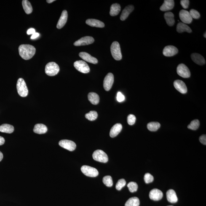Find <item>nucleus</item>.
Here are the masks:
<instances>
[{"mask_svg":"<svg viewBox=\"0 0 206 206\" xmlns=\"http://www.w3.org/2000/svg\"><path fill=\"white\" fill-rule=\"evenodd\" d=\"M59 71V67L55 62H49L45 67V73L49 76H55L58 74Z\"/></svg>","mask_w":206,"mask_h":206,"instance_id":"obj_3","label":"nucleus"},{"mask_svg":"<svg viewBox=\"0 0 206 206\" xmlns=\"http://www.w3.org/2000/svg\"><path fill=\"white\" fill-rule=\"evenodd\" d=\"M111 52L113 58L116 60H120L122 59L120 46L117 41H114L111 46Z\"/></svg>","mask_w":206,"mask_h":206,"instance_id":"obj_4","label":"nucleus"},{"mask_svg":"<svg viewBox=\"0 0 206 206\" xmlns=\"http://www.w3.org/2000/svg\"><path fill=\"white\" fill-rule=\"evenodd\" d=\"M116 98L118 102L121 103L125 99V97L121 92H118Z\"/></svg>","mask_w":206,"mask_h":206,"instance_id":"obj_42","label":"nucleus"},{"mask_svg":"<svg viewBox=\"0 0 206 206\" xmlns=\"http://www.w3.org/2000/svg\"><path fill=\"white\" fill-rule=\"evenodd\" d=\"M180 3L183 8L187 9L189 7V1L188 0H182L180 1Z\"/></svg>","mask_w":206,"mask_h":206,"instance_id":"obj_41","label":"nucleus"},{"mask_svg":"<svg viewBox=\"0 0 206 206\" xmlns=\"http://www.w3.org/2000/svg\"><path fill=\"white\" fill-rule=\"evenodd\" d=\"M81 171L84 175L89 177H95L99 175V172L96 169L88 166H82Z\"/></svg>","mask_w":206,"mask_h":206,"instance_id":"obj_7","label":"nucleus"},{"mask_svg":"<svg viewBox=\"0 0 206 206\" xmlns=\"http://www.w3.org/2000/svg\"><path fill=\"white\" fill-rule=\"evenodd\" d=\"M149 196L150 199L152 200L159 201L162 199L163 197V193L160 190L154 189L150 191Z\"/></svg>","mask_w":206,"mask_h":206,"instance_id":"obj_15","label":"nucleus"},{"mask_svg":"<svg viewBox=\"0 0 206 206\" xmlns=\"http://www.w3.org/2000/svg\"><path fill=\"white\" fill-rule=\"evenodd\" d=\"M122 129V125L120 123L115 124L111 127L110 131V135L111 137H115L117 136L120 133Z\"/></svg>","mask_w":206,"mask_h":206,"instance_id":"obj_21","label":"nucleus"},{"mask_svg":"<svg viewBox=\"0 0 206 206\" xmlns=\"http://www.w3.org/2000/svg\"><path fill=\"white\" fill-rule=\"evenodd\" d=\"M55 1H54V0H47V2L50 4V3H51Z\"/></svg>","mask_w":206,"mask_h":206,"instance_id":"obj_48","label":"nucleus"},{"mask_svg":"<svg viewBox=\"0 0 206 206\" xmlns=\"http://www.w3.org/2000/svg\"><path fill=\"white\" fill-rule=\"evenodd\" d=\"M68 18V13L67 10H64L62 12L57 25V28L60 29L65 26L67 23Z\"/></svg>","mask_w":206,"mask_h":206,"instance_id":"obj_17","label":"nucleus"},{"mask_svg":"<svg viewBox=\"0 0 206 206\" xmlns=\"http://www.w3.org/2000/svg\"><path fill=\"white\" fill-rule=\"evenodd\" d=\"M88 99L89 101L92 104L96 105L98 104L99 102V97L97 94L95 92H90L88 95Z\"/></svg>","mask_w":206,"mask_h":206,"instance_id":"obj_27","label":"nucleus"},{"mask_svg":"<svg viewBox=\"0 0 206 206\" xmlns=\"http://www.w3.org/2000/svg\"><path fill=\"white\" fill-rule=\"evenodd\" d=\"M176 30L179 33H182L184 32L191 33L192 31L191 28L188 25L182 22H180L177 25Z\"/></svg>","mask_w":206,"mask_h":206,"instance_id":"obj_26","label":"nucleus"},{"mask_svg":"<svg viewBox=\"0 0 206 206\" xmlns=\"http://www.w3.org/2000/svg\"><path fill=\"white\" fill-rule=\"evenodd\" d=\"M86 23L89 26L92 27H96L97 28H103L105 26L103 22L98 20L94 19H89L86 20Z\"/></svg>","mask_w":206,"mask_h":206,"instance_id":"obj_20","label":"nucleus"},{"mask_svg":"<svg viewBox=\"0 0 206 206\" xmlns=\"http://www.w3.org/2000/svg\"><path fill=\"white\" fill-rule=\"evenodd\" d=\"M175 6V2L173 0H165L164 4L160 7L161 11H165L171 10Z\"/></svg>","mask_w":206,"mask_h":206,"instance_id":"obj_18","label":"nucleus"},{"mask_svg":"<svg viewBox=\"0 0 206 206\" xmlns=\"http://www.w3.org/2000/svg\"><path fill=\"white\" fill-rule=\"evenodd\" d=\"M3 158V155L2 153L0 151V162L2 160Z\"/></svg>","mask_w":206,"mask_h":206,"instance_id":"obj_47","label":"nucleus"},{"mask_svg":"<svg viewBox=\"0 0 206 206\" xmlns=\"http://www.w3.org/2000/svg\"><path fill=\"white\" fill-rule=\"evenodd\" d=\"M103 182L104 184L108 187H111L113 185L112 178L110 176H107L103 177Z\"/></svg>","mask_w":206,"mask_h":206,"instance_id":"obj_35","label":"nucleus"},{"mask_svg":"<svg viewBox=\"0 0 206 206\" xmlns=\"http://www.w3.org/2000/svg\"><path fill=\"white\" fill-rule=\"evenodd\" d=\"M5 142V140L4 137L0 136V146H2V145L4 144Z\"/></svg>","mask_w":206,"mask_h":206,"instance_id":"obj_46","label":"nucleus"},{"mask_svg":"<svg viewBox=\"0 0 206 206\" xmlns=\"http://www.w3.org/2000/svg\"><path fill=\"white\" fill-rule=\"evenodd\" d=\"M47 131V128L45 125L42 124H37L34 126L33 131L35 133L43 134L46 133Z\"/></svg>","mask_w":206,"mask_h":206,"instance_id":"obj_24","label":"nucleus"},{"mask_svg":"<svg viewBox=\"0 0 206 206\" xmlns=\"http://www.w3.org/2000/svg\"><path fill=\"white\" fill-rule=\"evenodd\" d=\"M129 191L131 192H134L137 191L138 189V185L135 182H131L127 185Z\"/></svg>","mask_w":206,"mask_h":206,"instance_id":"obj_36","label":"nucleus"},{"mask_svg":"<svg viewBox=\"0 0 206 206\" xmlns=\"http://www.w3.org/2000/svg\"><path fill=\"white\" fill-rule=\"evenodd\" d=\"M167 197L168 201L171 203H176L178 202L176 193L173 190L170 189L167 192Z\"/></svg>","mask_w":206,"mask_h":206,"instance_id":"obj_22","label":"nucleus"},{"mask_svg":"<svg viewBox=\"0 0 206 206\" xmlns=\"http://www.w3.org/2000/svg\"><path fill=\"white\" fill-rule=\"evenodd\" d=\"M85 117L88 120L92 121L95 120L98 117V113L95 111H91L85 115Z\"/></svg>","mask_w":206,"mask_h":206,"instance_id":"obj_33","label":"nucleus"},{"mask_svg":"<svg viewBox=\"0 0 206 206\" xmlns=\"http://www.w3.org/2000/svg\"><path fill=\"white\" fill-rule=\"evenodd\" d=\"M199 140L203 144L206 145V135H203L199 137Z\"/></svg>","mask_w":206,"mask_h":206,"instance_id":"obj_43","label":"nucleus"},{"mask_svg":"<svg viewBox=\"0 0 206 206\" xmlns=\"http://www.w3.org/2000/svg\"><path fill=\"white\" fill-rule=\"evenodd\" d=\"M19 55L25 60L31 59L36 53V49L30 44H22L18 48Z\"/></svg>","mask_w":206,"mask_h":206,"instance_id":"obj_1","label":"nucleus"},{"mask_svg":"<svg viewBox=\"0 0 206 206\" xmlns=\"http://www.w3.org/2000/svg\"><path fill=\"white\" fill-rule=\"evenodd\" d=\"M18 93L22 97H26L28 95V90L26 83L23 78H20L18 80L17 84Z\"/></svg>","mask_w":206,"mask_h":206,"instance_id":"obj_2","label":"nucleus"},{"mask_svg":"<svg viewBox=\"0 0 206 206\" xmlns=\"http://www.w3.org/2000/svg\"><path fill=\"white\" fill-rule=\"evenodd\" d=\"M190 15L193 18L199 19L200 17V14L197 10L194 9H191L189 12Z\"/></svg>","mask_w":206,"mask_h":206,"instance_id":"obj_38","label":"nucleus"},{"mask_svg":"<svg viewBox=\"0 0 206 206\" xmlns=\"http://www.w3.org/2000/svg\"><path fill=\"white\" fill-rule=\"evenodd\" d=\"M172 206V205H169V206Z\"/></svg>","mask_w":206,"mask_h":206,"instance_id":"obj_50","label":"nucleus"},{"mask_svg":"<svg viewBox=\"0 0 206 206\" xmlns=\"http://www.w3.org/2000/svg\"><path fill=\"white\" fill-rule=\"evenodd\" d=\"M200 126V122L198 119H195L191 121V123L188 126V128L192 130H197Z\"/></svg>","mask_w":206,"mask_h":206,"instance_id":"obj_34","label":"nucleus"},{"mask_svg":"<svg viewBox=\"0 0 206 206\" xmlns=\"http://www.w3.org/2000/svg\"><path fill=\"white\" fill-rule=\"evenodd\" d=\"M95 41L93 37L91 36H85L76 41L74 43V46H76L88 45L93 43Z\"/></svg>","mask_w":206,"mask_h":206,"instance_id":"obj_11","label":"nucleus"},{"mask_svg":"<svg viewBox=\"0 0 206 206\" xmlns=\"http://www.w3.org/2000/svg\"><path fill=\"white\" fill-rule=\"evenodd\" d=\"M92 157L95 160L104 163H107L108 160L107 155L101 150H97L94 151Z\"/></svg>","mask_w":206,"mask_h":206,"instance_id":"obj_5","label":"nucleus"},{"mask_svg":"<svg viewBox=\"0 0 206 206\" xmlns=\"http://www.w3.org/2000/svg\"><path fill=\"white\" fill-rule=\"evenodd\" d=\"M126 184V181L123 179L119 180L116 185V189L118 191H120Z\"/></svg>","mask_w":206,"mask_h":206,"instance_id":"obj_37","label":"nucleus"},{"mask_svg":"<svg viewBox=\"0 0 206 206\" xmlns=\"http://www.w3.org/2000/svg\"><path fill=\"white\" fill-rule=\"evenodd\" d=\"M160 124L157 122H151L148 123L147 125V128L151 131H156L159 129L160 127Z\"/></svg>","mask_w":206,"mask_h":206,"instance_id":"obj_32","label":"nucleus"},{"mask_svg":"<svg viewBox=\"0 0 206 206\" xmlns=\"http://www.w3.org/2000/svg\"><path fill=\"white\" fill-rule=\"evenodd\" d=\"M35 33H36V31L33 28L29 29L27 31V34L28 35H32Z\"/></svg>","mask_w":206,"mask_h":206,"instance_id":"obj_44","label":"nucleus"},{"mask_svg":"<svg viewBox=\"0 0 206 206\" xmlns=\"http://www.w3.org/2000/svg\"><path fill=\"white\" fill-rule=\"evenodd\" d=\"M134 7L132 5H129L127 6L123 10L120 16L121 20L124 21L128 17L129 14L133 11Z\"/></svg>","mask_w":206,"mask_h":206,"instance_id":"obj_23","label":"nucleus"},{"mask_svg":"<svg viewBox=\"0 0 206 206\" xmlns=\"http://www.w3.org/2000/svg\"><path fill=\"white\" fill-rule=\"evenodd\" d=\"M13 126L7 124H4L0 126V132L11 134L14 131Z\"/></svg>","mask_w":206,"mask_h":206,"instance_id":"obj_28","label":"nucleus"},{"mask_svg":"<svg viewBox=\"0 0 206 206\" xmlns=\"http://www.w3.org/2000/svg\"><path fill=\"white\" fill-rule=\"evenodd\" d=\"M206 33L205 32V34H204V37H205V38H206Z\"/></svg>","mask_w":206,"mask_h":206,"instance_id":"obj_49","label":"nucleus"},{"mask_svg":"<svg viewBox=\"0 0 206 206\" xmlns=\"http://www.w3.org/2000/svg\"><path fill=\"white\" fill-rule=\"evenodd\" d=\"M191 57L193 61L198 65H202L205 63V59L199 54H191Z\"/></svg>","mask_w":206,"mask_h":206,"instance_id":"obj_19","label":"nucleus"},{"mask_svg":"<svg viewBox=\"0 0 206 206\" xmlns=\"http://www.w3.org/2000/svg\"><path fill=\"white\" fill-rule=\"evenodd\" d=\"M79 56L83 60L88 62L89 63L95 64L98 63V60H97L96 58L92 56L91 55L87 53L81 52L79 53Z\"/></svg>","mask_w":206,"mask_h":206,"instance_id":"obj_16","label":"nucleus"},{"mask_svg":"<svg viewBox=\"0 0 206 206\" xmlns=\"http://www.w3.org/2000/svg\"><path fill=\"white\" fill-rule=\"evenodd\" d=\"M114 82V76L112 73H108L105 76L103 81V87L105 90L109 91L111 89Z\"/></svg>","mask_w":206,"mask_h":206,"instance_id":"obj_10","label":"nucleus"},{"mask_svg":"<svg viewBox=\"0 0 206 206\" xmlns=\"http://www.w3.org/2000/svg\"><path fill=\"white\" fill-rule=\"evenodd\" d=\"M39 36V34L38 33H35L34 34L32 35V36L31 37V39H36V38H37Z\"/></svg>","mask_w":206,"mask_h":206,"instance_id":"obj_45","label":"nucleus"},{"mask_svg":"<svg viewBox=\"0 0 206 206\" xmlns=\"http://www.w3.org/2000/svg\"><path fill=\"white\" fill-rule=\"evenodd\" d=\"M179 16L180 20L183 23L185 24H190L192 21V18L190 15L188 11L182 10L179 13Z\"/></svg>","mask_w":206,"mask_h":206,"instance_id":"obj_12","label":"nucleus"},{"mask_svg":"<svg viewBox=\"0 0 206 206\" xmlns=\"http://www.w3.org/2000/svg\"><path fill=\"white\" fill-rule=\"evenodd\" d=\"M177 72L179 75L183 78H189L191 76L189 69L184 64L179 65L177 68Z\"/></svg>","mask_w":206,"mask_h":206,"instance_id":"obj_8","label":"nucleus"},{"mask_svg":"<svg viewBox=\"0 0 206 206\" xmlns=\"http://www.w3.org/2000/svg\"><path fill=\"white\" fill-rule=\"evenodd\" d=\"M22 6L27 14H30L32 12L33 8L29 1L27 0H23L22 1Z\"/></svg>","mask_w":206,"mask_h":206,"instance_id":"obj_30","label":"nucleus"},{"mask_svg":"<svg viewBox=\"0 0 206 206\" xmlns=\"http://www.w3.org/2000/svg\"><path fill=\"white\" fill-rule=\"evenodd\" d=\"M59 145L62 147L70 151H74L76 148V143L71 140H62L59 142Z\"/></svg>","mask_w":206,"mask_h":206,"instance_id":"obj_9","label":"nucleus"},{"mask_svg":"<svg viewBox=\"0 0 206 206\" xmlns=\"http://www.w3.org/2000/svg\"><path fill=\"white\" fill-rule=\"evenodd\" d=\"M178 52V49L173 46H168L164 48L163 52L166 57H172L176 55Z\"/></svg>","mask_w":206,"mask_h":206,"instance_id":"obj_13","label":"nucleus"},{"mask_svg":"<svg viewBox=\"0 0 206 206\" xmlns=\"http://www.w3.org/2000/svg\"><path fill=\"white\" fill-rule=\"evenodd\" d=\"M144 180L146 184L151 183L154 180V177L151 174L147 173L144 175Z\"/></svg>","mask_w":206,"mask_h":206,"instance_id":"obj_39","label":"nucleus"},{"mask_svg":"<svg viewBox=\"0 0 206 206\" xmlns=\"http://www.w3.org/2000/svg\"><path fill=\"white\" fill-rule=\"evenodd\" d=\"M174 86L177 91L182 94H186L187 92V87L183 81L180 80H176L174 81Z\"/></svg>","mask_w":206,"mask_h":206,"instance_id":"obj_14","label":"nucleus"},{"mask_svg":"<svg viewBox=\"0 0 206 206\" xmlns=\"http://www.w3.org/2000/svg\"><path fill=\"white\" fill-rule=\"evenodd\" d=\"M76 70L81 73H87L90 71V68L86 62L83 60L76 61L74 63Z\"/></svg>","mask_w":206,"mask_h":206,"instance_id":"obj_6","label":"nucleus"},{"mask_svg":"<svg viewBox=\"0 0 206 206\" xmlns=\"http://www.w3.org/2000/svg\"><path fill=\"white\" fill-rule=\"evenodd\" d=\"M164 18L165 19L167 25L169 26H173L175 23L174 19V15L172 12H167L164 14Z\"/></svg>","mask_w":206,"mask_h":206,"instance_id":"obj_25","label":"nucleus"},{"mask_svg":"<svg viewBox=\"0 0 206 206\" xmlns=\"http://www.w3.org/2000/svg\"><path fill=\"white\" fill-rule=\"evenodd\" d=\"M121 10L120 5L114 4L112 5L110 10V14L111 16H115L118 15Z\"/></svg>","mask_w":206,"mask_h":206,"instance_id":"obj_29","label":"nucleus"},{"mask_svg":"<svg viewBox=\"0 0 206 206\" xmlns=\"http://www.w3.org/2000/svg\"><path fill=\"white\" fill-rule=\"evenodd\" d=\"M139 200L137 197L130 198L125 204V206H139Z\"/></svg>","mask_w":206,"mask_h":206,"instance_id":"obj_31","label":"nucleus"},{"mask_svg":"<svg viewBox=\"0 0 206 206\" xmlns=\"http://www.w3.org/2000/svg\"><path fill=\"white\" fill-rule=\"evenodd\" d=\"M136 121V117L133 115H129L127 118V122L129 125H132L135 124Z\"/></svg>","mask_w":206,"mask_h":206,"instance_id":"obj_40","label":"nucleus"}]
</instances>
